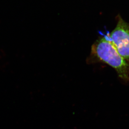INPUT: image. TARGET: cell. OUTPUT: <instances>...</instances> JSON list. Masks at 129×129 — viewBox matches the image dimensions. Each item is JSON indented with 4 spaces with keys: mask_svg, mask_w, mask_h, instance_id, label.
<instances>
[{
    "mask_svg": "<svg viewBox=\"0 0 129 129\" xmlns=\"http://www.w3.org/2000/svg\"><path fill=\"white\" fill-rule=\"evenodd\" d=\"M115 29L108 36L119 55L129 64V23L119 15Z\"/></svg>",
    "mask_w": 129,
    "mask_h": 129,
    "instance_id": "7a4b0ae2",
    "label": "cell"
},
{
    "mask_svg": "<svg viewBox=\"0 0 129 129\" xmlns=\"http://www.w3.org/2000/svg\"><path fill=\"white\" fill-rule=\"evenodd\" d=\"M89 63L102 62L112 67L123 82L129 81V64L119 55L108 34L100 37L93 44Z\"/></svg>",
    "mask_w": 129,
    "mask_h": 129,
    "instance_id": "6da1fadb",
    "label": "cell"
}]
</instances>
